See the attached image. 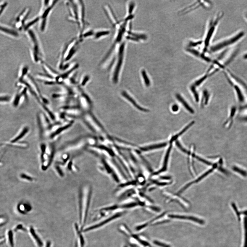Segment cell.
Wrapping results in <instances>:
<instances>
[{
    "label": "cell",
    "mask_w": 247,
    "mask_h": 247,
    "mask_svg": "<svg viewBox=\"0 0 247 247\" xmlns=\"http://www.w3.org/2000/svg\"><path fill=\"white\" fill-rule=\"evenodd\" d=\"M30 231L32 237L33 238L34 240H35L38 246L39 247H42L43 243L42 240L35 233V230L33 227H31L30 228Z\"/></svg>",
    "instance_id": "83f0119b"
},
{
    "label": "cell",
    "mask_w": 247,
    "mask_h": 247,
    "mask_svg": "<svg viewBox=\"0 0 247 247\" xmlns=\"http://www.w3.org/2000/svg\"><path fill=\"white\" fill-rule=\"evenodd\" d=\"M27 77L28 79V81H23V83L26 85H27V86L33 92L34 94H35L36 96L38 97H40L41 96L40 91L35 81L30 75H28Z\"/></svg>",
    "instance_id": "9a60e30c"
},
{
    "label": "cell",
    "mask_w": 247,
    "mask_h": 247,
    "mask_svg": "<svg viewBox=\"0 0 247 247\" xmlns=\"http://www.w3.org/2000/svg\"><path fill=\"white\" fill-rule=\"evenodd\" d=\"M78 9V23L77 26L78 27L79 31L77 37L80 39L81 38V36L84 32L85 31L86 27V22L85 20V7L84 4L81 1H75Z\"/></svg>",
    "instance_id": "52a82bcc"
},
{
    "label": "cell",
    "mask_w": 247,
    "mask_h": 247,
    "mask_svg": "<svg viewBox=\"0 0 247 247\" xmlns=\"http://www.w3.org/2000/svg\"><path fill=\"white\" fill-rule=\"evenodd\" d=\"M141 73L146 85L147 87L149 86L150 85V81L149 78H148L146 73L145 70H143L142 71Z\"/></svg>",
    "instance_id": "e575fe53"
},
{
    "label": "cell",
    "mask_w": 247,
    "mask_h": 247,
    "mask_svg": "<svg viewBox=\"0 0 247 247\" xmlns=\"http://www.w3.org/2000/svg\"><path fill=\"white\" fill-rule=\"evenodd\" d=\"M40 19V17L38 15L34 17L33 18L25 24L23 29L26 31L32 28V27L34 25L39 22Z\"/></svg>",
    "instance_id": "d4e9b609"
},
{
    "label": "cell",
    "mask_w": 247,
    "mask_h": 247,
    "mask_svg": "<svg viewBox=\"0 0 247 247\" xmlns=\"http://www.w3.org/2000/svg\"><path fill=\"white\" fill-rule=\"evenodd\" d=\"M176 97L177 98V100L179 101L181 103L185 108L189 112H190L191 114H194V111L193 109L191 108V107L188 105L187 102L183 98L180 94H176Z\"/></svg>",
    "instance_id": "cb8c5ba5"
},
{
    "label": "cell",
    "mask_w": 247,
    "mask_h": 247,
    "mask_svg": "<svg viewBox=\"0 0 247 247\" xmlns=\"http://www.w3.org/2000/svg\"><path fill=\"white\" fill-rule=\"evenodd\" d=\"M75 225L77 235L76 247H84L85 243L84 239L80 231L79 230L78 225L76 224Z\"/></svg>",
    "instance_id": "44dd1931"
},
{
    "label": "cell",
    "mask_w": 247,
    "mask_h": 247,
    "mask_svg": "<svg viewBox=\"0 0 247 247\" xmlns=\"http://www.w3.org/2000/svg\"><path fill=\"white\" fill-rule=\"evenodd\" d=\"M245 33L243 31L238 32L237 33L225 39L219 41L212 44L209 50L212 53L219 52L224 49H227L229 47L238 43L243 38Z\"/></svg>",
    "instance_id": "5b68a950"
},
{
    "label": "cell",
    "mask_w": 247,
    "mask_h": 247,
    "mask_svg": "<svg viewBox=\"0 0 247 247\" xmlns=\"http://www.w3.org/2000/svg\"><path fill=\"white\" fill-rule=\"evenodd\" d=\"M185 49L186 52L190 55L206 63L212 64L213 61L214 60L208 56L206 53H204L203 51H199L198 49L185 48Z\"/></svg>",
    "instance_id": "7c38bea8"
},
{
    "label": "cell",
    "mask_w": 247,
    "mask_h": 247,
    "mask_svg": "<svg viewBox=\"0 0 247 247\" xmlns=\"http://www.w3.org/2000/svg\"><path fill=\"white\" fill-rule=\"evenodd\" d=\"M89 79V77L88 76H85L83 77L81 81V85L82 86H84L87 81H88Z\"/></svg>",
    "instance_id": "8d00e7d4"
},
{
    "label": "cell",
    "mask_w": 247,
    "mask_h": 247,
    "mask_svg": "<svg viewBox=\"0 0 247 247\" xmlns=\"http://www.w3.org/2000/svg\"><path fill=\"white\" fill-rule=\"evenodd\" d=\"M51 242L49 241L47 243L46 247H51Z\"/></svg>",
    "instance_id": "f6af8a7d"
},
{
    "label": "cell",
    "mask_w": 247,
    "mask_h": 247,
    "mask_svg": "<svg viewBox=\"0 0 247 247\" xmlns=\"http://www.w3.org/2000/svg\"><path fill=\"white\" fill-rule=\"evenodd\" d=\"M224 14L222 12L218 13L208 22L204 37L203 40V51L206 53L211 45L212 40L215 33L219 24L224 16Z\"/></svg>",
    "instance_id": "277c9868"
},
{
    "label": "cell",
    "mask_w": 247,
    "mask_h": 247,
    "mask_svg": "<svg viewBox=\"0 0 247 247\" xmlns=\"http://www.w3.org/2000/svg\"><path fill=\"white\" fill-rule=\"evenodd\" d=\"M172 109L173 112H177L179 109V107L177 104H174L172 107Z\"/></svg>",
    "instance_id": "b9f144b4"
},
{
    "label": "cell",
    "mask_w": 247,
    "mask_h": 247,
    "mask_svg": "<svg viewBox=\"0 0 247 247\" xmlns=\"http://www.w3.org/2000/svg\"><path fill=\"white\" fill-rule=\"evenodd\" d=\"M169 217L172 218L181 219H188L193 221V222H196L201 225H203L205 223V222L204 221L192 216H180L177 215H169Z\"/></svg>",
    "instance_id": "d6986e66"
},
{
    "label": "cell",
    "mask_w": 247,
    "mask_h": 247,
    "mask_svg": "<svg viewBox=\"0 0 247 247\" xmlns=\"http://www.w3.org/2000/svg\"><path fill=\"white\" fill-rule=\"evenodd\" d=\"M245 229V242L244 247H247V217H246L244 220Z\"/></svg>",
    "instance_id": "836d02e7"
},
{
    "label": "cell",
    "mask_w": 247,
    "mask_h": 247,
    "mask_svg": "<svg viewBox=\"0 0 247 247\" xmlns=\"http://www.w3.org/2000/svg\"><path fill=\"white\" fill-rule=\"evenodd\" d=\"M245 17L247 19V12H246L245 14Z\"/></svg>",
    "instance_id": "bcb514c9"
},
{
    "label": "cell",
    "mask_w": 247,
    "mask_h": 247,
    "mask_svg": "<svg viewBox=\"0 0 247 247\" xmlns=\"http://www.w3.org/2000/svg\"><path fill=\"white\" fill-rule=\"evenodd\" d=\"M91 188L89 186H85L83 189L79 202V214L81 222L83 215L82 222L83 226L86 220L88 211L91 192Z\"/></svg>",
    "instance_id": "8992f818"
},
{
    "label": "cell",
    "mask_w": 247,
    "mask_h": 247,
    "mask_svg": "<svg viewBox=\"0 0 247 247\" xmlns=\"http://www.w3.org/2000/svg\"><path fill=\"white\" fill-rule=\"evenodd\" d=\"M41 148V159L42 163V168L44 169L48 168L51 162L53 156V150L46 145L42 144Z\"/></svg>",
    "instance_id": "30bf717a"
},
{
    "label": "cell",
    "mask_w": 247,
    "mask_h": 247,
    "mask_svg": "<svg viewBox=\"0 0 247 247\" xmlns=\"http://www.w3.org/2000/svg\"><path fill=\"white\" fill-rule=\"evenodd\" d=\"M21 178H23V179L28 180V181H33V178L29 177V176H27L26 175H25V174H22V175H21Z\"/></svg>",
    "instance_id": "60d3db41"
},
{
    "label": "cell",
    "mask_w": 247,
    "mask_h": 247,
    "mask_svg": "<svg viewBox=\"0 0 247 247\" xmlns=\"http://www.w3.org/2000/svg\"><path fill=\"white\" fill-rule=\"evenodd\" d=\"M7 3L6 2H4V3L3 2V3L0 4V15L3 11L4 9L7 6Z\"/></svg>",
    "instance_id": "f35d334b"
},
{
    "label": "cell",
    "mask_w": 247,
    "mask_h": 247,
    "mask_svg": "<svg viewBox=\"0 0 247 247\" xmlns=\"http://www.w3.org/2000/svg\"><path fill=\"white\" fill-rule=\"evenodd\" d=\"M244 122H247V119L245 120V121Z\"/></svg>",
    "instance_id": "c3c4849f"
},
{
    "label": "cell",
    "mask_w": 247,
    "mask_h": 247,
    "mask_svg": "<svg viewBox=\"0 0 247 247\" xmlns=\"http://www.w3.org/2000/svg\"><path fill=\"white\" fill-rule=\"evenodd\" d=\"M123 214L122 212H121L116 213L110 217H108L107 218L105 219L102 220L99 223H96L95 225H92L91 226L88 227L87 228L83 230V231L85 233V232H88L98 228V227L103 226L105 224L110 222L111 221L113 220V219L119 217L121 216Z\"/></svg>",
    "instance_id": "5bb4252c"
},
{
    "label": "cell",
    "mask_w": 247,
    "mask_h": 247,
    "mask_svg": "<svg viewBox=\"0 0 247 247\" xmlns=\"http://www.w3.org/2000/svg\"><path fill=\"white\" fill-rule=\"evenodd\" d=\"M244 214H245L247 215V211H246V212H244Z\"/></svg>",
    "instance_id": "7dc6e473"
},
{
    "label": "cell",
    "mask_w": 247,
    "mask_h": 247,
    "mask_svg": "<svg viewBox=\"0 0 247 247\" xmlns=\"http://www.w3.org/2000/svg\"><path fill=\"white\" fill-rule=\"evenodd\" d=\"M36 78L38 80L44 81L45 83L49 84H53L56 83L55 79L53 78L48 75L42 74H38L36 75Z\"/></svg>",
    "instance_id": "ffe728a7"
},
{
    "label": "cell",
    "mask_w": 247,
    "mask_h": 247,
    "mask_svg": "<svg viewBox=\"0 0 247 247\" xmlns=\"http://www.w3.org/2000/svg\"><path fill=\"white\" fill-rule=\"evenodd\" d=\"M28 128L27 127H25L20 133L18 136L16 138H14L13 140L12 141V143L16 142L18 141L19 139L22 138V137L25 136V135L27 134V133L28 131Z\"/></svg>",
    "instance_id": "4dcf8cb0"
},
{
    "label": "cell",
    "mask_w": 247,
    "mask_h": 247,
    "mask_svg": "<svg viewBox=\"0 0 247 247\" xmlns=\"http://www.w3.org/2000/svg\"><path fill=\"white\" fill-rule=\"evenodd\" d=\"M42 65L43 70L48 76L55 79L59 76V73L56 71L48 64L45 63V62L42 63Z\"/></svg>",
    "instance_id": "ac0fdd59"
},
{
    "label": "cell",
    "mask_w": 247,
    "mask_h": 247,
    "mask_svg": "<svg viewBox=\"0 0 247 247\" xmlns=\"http://www.w3.org/2000/svg\"><path fill=\"white\" fill-rule=\"evenodd\" d=\"M59 1H42L41 7L38 15L40 19L48 20L49 15Z\"/></svg>",
    "instance_id": "ba28073f"
},
{
    "label": "cell",
    "mask_w": 247,
    "mask_h": 247,
    "mask_svg": "<svg viewBox=\"0 0 247 247\" xmlns=\"http://www.w3.org/2000/svg\"><path fill=\"white\" fill-rule=\"evenodd\" d=\"M207 1H203L202 3H196L193 4L190 6H188L182 10L180 12V13L182 14H186L187 12H188L193 10H194L197 8L200 7H203L204 8H207L208 7L210 3L207 2Z\"/></svg>",
    "instance_id": "2e32d148"
},
{
    "label": "cell",
    "mask_w": 247,
    "mask_h": 247,
    "mask_svg": "<svg viewBox=\"0 0 247 247\" xmlns=\"http://www.w3.org/2000/svg\"><path fill=\"white\" fill-rule=\"evenodd\" d=\"M167 145V143H165L156 144L142 147L141 148V150L143 152H149L151 150L158 149L159 148L164 147Z\"/></svg>",
    "instance_id": "7402d4cb"
},
{
    "label": "cell",
    "mask_w": 247,
    "mask_h": 247,
    "mask_svg": "<svg viewBox=\"0 0 247 247\" xmlns=\"http://www.w3.org/2000/svg\"><path fill=\"white\" fill-rule=\"evenodd\" d=\"M217 165H214V167L213 168L209 169V170H208V171L206 172L205 173L203 174V175H202L200 177H199L198 178H197V179L196 180H194V181H193L192 182H191L189 183H188V184H187L186 185H185L184 187L181 190H180L179 192V194H181L184 191H185L187 188H188L191 185H192V184H194V183H196L198 182L199 181H200V180H201L203 179V178H204L205 177H206L207 175H209L210 173H211V172H212L214 171V169H215L217 168Z\"/></svg>",
    "instance_id": "e0dca14e"
},
{
    "label": "cell",
    "mask_w": 247,
    "mask_h": 247,
    "mask_svg": "<svg viewBox=\"0 0 247 247\" xmlns=\"http://www.w3.org/2000/svg\"><path fill=\"white\" fill-rule=\"evenodd\" d=\"M27 35L30 44V54L34 63L42 64L45 56L41 43L39 36L34 29L31 28L26 31Z\"/></svg>",
    "instance_id": "3957f363"
},
{
    "label": "cell",
    "mask_w": 247,
    "mask_h": 247,
    "mask_svg": "<svg viewBox=\"0 0 247 247\" xmlns=\"http://www.w3.org/2000/svg\"><path fill=\"white\" fill-rule=\"evenodd\" d=\"M209 96V94L207 90H204L203 92V97L202 98L201 104V107H203L204 106L207 104Z\"/></svg>",
    "instance_id": "f1b7e54d"
},
{
    "label": "cell",
    "mask_w": 247,
    "mask_h": 247,
    "mask_svg": "<svg viewBox=\"0 0 247 247\" xmlns=\"http://www.w3.org/2000/svg\"><path fill=\"white\" fill-rule=\"evenodd\" d=\"M65 3L69 13V20L77 25L78 23V9L76 1H65Z\"/></svg>",
    "instance_id": "9c48e42d"
},
{
    "label": "cell",
    "mask_w": 247,
    "mask_h": 247,
    "mask_svg": "<svg viewBox=\"0 0 247 247\" xmlns=\"http://www.w3.org/2000/svg\"><path fill=\"white\" fill-rule=\"evenodd\" d=\"M238 107L235 105L230 107L228 117L223 124V126L227 129H229L233 126L234 120L238 113Z\"/></svg>",
    "instance_id": "4fadbf2b"
},
{
    "label": "cell",
    "mask_w": 247,
    "mask_h": 247,
    "mask_svg": "<svg viewBox=\"0 0 247 247\" xmlns=\"http://www.w3.org/2000/svg\"><path fill=\"white\" fill-rule=\"evenodd\" d=\"M31 11L30 8H26L16 17L14 23L16 28L19 30L24 28L25 21L29 16Z\"/></svg>",
    "instance_id": "8fae6325"
},
{
    "label": "cell",
    "mask_w": 247,
    "mask_h": 247,
    "mask_svg": "<svg viewBox=\"0 0 247 247\" xmlns=\"http://www.w3.org/2000/svg\"><path fill=\"white\" fill-rule=\"evenodd\" d=\"M190 89L191 91L192 92L193 95H194L195 100L197 102H198L199 100V97L198 93L197 91L196 87L193 85L191 86Z\"/></svg>",
    "instance_id": "d6a6232c"
},
{
    "label": "cell",
    "mask_w": 247,
    "mask_h": 247,
    "mask_svg": "<svg viewBox=\"0 0 247 247\" xmlns=\"http://www.w3.org/2000/svg\"><path fill=\"white\" fill-rule=\"evenodd\" d=\"M83 40L78 37L73 38L72 40L64 44L62 47L58 57L57 67L61 70L66 64L70 63V62L76 55L78 51L80 43Z\"/></svg>",
    "instance_id": "7a4b0ae2"
},
{
    "label": "cell",
    "mask_w": 247,
    "mask_h": 247,
    "mask_svg": "<svg viewBox=\"0 0 247 247\" xmlns=\"http://www.w3.org/2000/svg\"><path fill=\"white\" fill-rule=\"evenodd\" d=\"M0 31L14 36H17L18 35V33L16 31L1 25H0Z\"/></svg>",
    "instance_id": "f546056e"
},
{
    "label": "cell",
    "mask_w": 247,
    "mask_h": 247,
    "mask_svg": "<svg viewBox=\"0 0 247 247\" xmlns=\"http://www.w3.org/2000/svg\"><path fill=\"white\" fill-rule=\"evenodd\" d=\"M243 58L245 60H247V52L244 54L243 56Z\"/></svg>",
    "instance_id": "ee69618b"
},
{
    "label": "cell",
    "mask_w": 247,
    "mask_h": 247,
    "mask_svg": "<svg viewBox=\"0 0 247 247\" xmlns=\"http://www.w3.org/2000/svg\"><path fill=\"white\" fill-rule=\"evenodd\" d=\"M64 112L66 114L71 116H79L81 114L80 109L74 107H68L64 109Z\"/></svg>",
    "instance_id": "484cf974"
},
{
    "label": "cell",
    "mask_w": 247,
    "mask_h": 247,
    "mask_svg": "<svg viewBox=\"0 0 247 247\" xmlns=\"http://www.w3.org/2000/svg\"><path fill=\"white\" fill-rule=\"evenodd\" d=\"M225 77L233 88L238 104V113L247 114V84L228 69L224 71Z\"/></svg>",
    "instance_id": "6da1fadb"
},
{
    "label": "cell",
    "mask_w": 247,
    "mask_h": 247,
    "mask_svg": "<svg viewBox=\"0 0 247 247\" xmlns=\"http://www.w3.org/2000/svg\"><path fill=\"white\" fill-rule=\"evenodd\" d=\"M194 121H192L189 124H188L187 126H186L183 130L181 131V132L172 137L170 140V141H169L170 143H172L174 141L177 140V139L178 138V137L181 136V135L184 134V133L186 131L188 130V129L190 128L191 126H193V125L194 124Z\"/></svg>",
    "instance_id": "4316f807"
},
{
    "label": "cell",
    "mask_w": 247,
    "mask_h": 247,
    "mask_svg": "<svg viewBox=\"0 0 247 247\" xmlns=\"http://www.w3.org/2000/svg\"><path fill=\"white\" fill-rule=\"evenodd\" d=\"M122 94L125 98H126L132 104L134 105V106L136 107V108L138 109L139 110L143 112H146L148 111V109L143 108V107H142L141 106H139L138 104H137L134 99H133L131 97H130V96L128 94L126 93V92H122Z\"/></svg>",
    "instance_id": "603a6c76"
},
{
    "label": "cell",
    "mask_w": 247,
    "mask_h": 247,
    "mask_svg": "<svg viewBox=\"0 0 247 247\" xmlns=\"http://www.w3.org/2000/svg\"><path fill=\"white\" fill-rule=\"evenodd\" d=\"M232 207H233L234 210H235V212H236V214H237V215L238 217V219H239L240 220V214L239 212L238 211V210L237 207H236L235 204L234 203H233L232 204Z\"/></svg>",
    "instance_id": "ab89813d"
},
{
    "label": "cell",
    "mask_w": 247,
    "mask_h": 247,
    "mask_svg": "<svg viewBox=\"0 0 247 247\" xmlns=\"http://www.w3.org/2000/svg\"><path fill=\"white\" fill-rule=\"evenodd\" d=\"M9 100V98L8 97H0V101H5Z\"/></svg>",
    "instance_id": "7bdbcfd3"
},
{
    "label": "cell",
    "mask_w": 247,
    "mask_h": 247,
    "mask_svg": "<svg viewBox=\"0 0 247 247\" xmlns=\"http://www.w3.org/2000/svg\"><path fill=\"white\" fill-rule=\"evenodd\" d=\"M233 170L235 172L240 174V175L243 176V177H247V172L246 171L244 170L243 169L239 168L237 166L233 167Z\"/></svg>",
    "instance_id": "1f68e13d"
},
{
    "label": "cell",
    "mask_w": 247,
    "mask_h": 247,
    "mask_svg": "<svg viewBox=\"0 0 247 247\" xmlns=\"http://www.w3.org/2000/svg\"><path fill=\"white\" fill-rule=\"evenodd\" d=\"M19 210L21 212H28L31 210V208L30 206L29 205L25 204L24 205H20V208H19Z\"/></svg>",
    "instance_id": "d590c367"
},
{
    "label": "cell",
    "mask_w": 247,
    "mask_h": 247,
    "mask_svg": "<svg viewBox=\"0 0 247 247\" xmlns=\"http://www.w3.org/2000/svg\"><path fill=\"white\" fill-rule=\"evenodd\" d=\"M154 243L156 245H157L159 246H160L162 247H170L169 245H167L166 244L163 243H162L159 242L158 241H156V240H155V241H154Z\"/></svg>",
    "instance_id": "74e56055"
}]
</instances>
